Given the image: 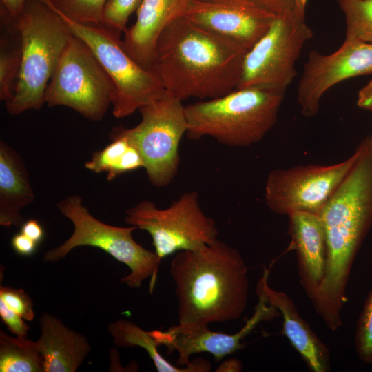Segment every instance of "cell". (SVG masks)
<instances>
[{"instance_id": "cell-18", "label": "cell", "mask_w": 372, "mask_h": 372, "mask_svg": "<svg viewBox=\"0 0 372 372\" xmlns=\"http://www.w3.org/2000/svg\"><path fill=\"white\" fill-rule=\"evenodd\" d=\"M269 273L270 268L263 265L262 274L258 282L269 302L278 309L282 317V333L310 371H331L329 349L300 316L292 299L287 293L273 289L269 285Z\"/></svg>"}, {"instance_id": "cell-4", "label": "cell", "mask_w": 372, "mask_h": 372, "mask_svg": "<svg viewBox=\"0 0 372 372\" xmlns=\"http://www.w3.org/2000/svg\"><path fill=\"white\" fill-rule=\"evenodd\" d=\"M285 94L254 88L235 89L215 99L185 106L191 140L205 136L230 147L260 141L275 125Z\"/></svg>"}, {"instance_id": "cell-13", "label": "cell", "mask_w": 372, "mask_h": 372, "mask_svg": "<svg viewBox=\"0 0 372 372\" xmlns=\"http://www.w3.org/2000/svg\"><path fill=\"white\" fill-rule=\"evenodd\" d=\"M372 75V43L345 38L335 52L311 50L304 62L297 88V101L303 116H315L322 96L351 78Z\"/></svg>"}, {"instance_id": "cell-24", "label": "cell", "mask_w": 372, "mask_h": 372, "mask_svg": "<svg viewBox=\"0 0 372 372\" xmlns=\"http://www.w3.org/2000/svg\"><path fill=\"white\" fill-rule=\"evenodd\" d=\"M1 372H43V359L37 342L11 337L0 331Z\"/></svg>"}, {"instance_id": "cell-7", "label": "cell", "mask_w": 372, "mask_h": 372, "mask_svg": "<svg viewBox=\"0 0 372 372\" xmlns=\"http://www.w3.org/2000/svg\"><path fill=\"white\" fill-rule=\"evenodd\" d=\"M53 10L72 33L89 46L112 81L115 93L112 106L116 118L130 116L167 94L158 76L126 52L120 33L103 26L76 23Z\"/></svg>"}, {"instance_id": "cell-22", "label": "cell", "mask_w": 372, "mask_h": 372, "mask_svg": "<svg viewBox=\"0 0 372 372\" xmlns=\"http://www.w3.org/2000/svg\"><path fill=\"white\" fill-rule=\"evenodd\" d=\"M112 143L103 149L95 152L85 163V167L95 173H107L112 180L118 176L144 167L143 158L124 136L110 137Z\"/></svg>"}, {"instance_id": "cell-17", "label": "cell", "mask_w": 372, "mask_h": 372, "mask_svg": "<svg viewBox=\"0 0 372 372\" xmlns=\"http://www.w3.org/2000/svg\"><path fill=\"white\" fill-rule=\"evenodd\" d=\"M193 0H143L135 23L122 41L126 52L145 69L150 70L157 40L166 26L184 16Z\"/></svg>"}, {"instance_id": "cell-23", "label": "cell", "mask_w": 372, "mask_h": 372, "mask_svg": "<svg viewBox=\"0 0 372 372\" xmlns=\"http://www.w3.org/2000/svg\"><path fill=\"white\" fill-rule=\"evenodd\" d=\"M0 39V99L7 103L13 96L21 61V39L16 18L1 14Z\"/></svg>"}, {"instance_id": "cell-20", "label": "cell", "mask_w": 372, "mask_h": 372, "mask_svg": "<svg viewBox=\"0 0 372 372\" xmlns=\"http://www.w3.org/2000/svg\"><path fill=\"white\" fill-rule=\"evenodd\" d=\"M35 195L21 156L0 142V225L21 226V210L33 202Z\"/></svg>"}, {"instance_id": "cell-32", "label": "cell", "mask_w": 372, "mask_h": 372, "mask_svg": "<svg viewBox=\"0 0 372 372\" xmlns=\"http://www.w3.org/2000/svg\"><path fill=\"white\" fill-rule=\"evenodd\" d=\"M11 244L19 254L30 256L35 251L38 243L21 232L13 236Z\"/></svg>"}, {"instance_id": "cell-27", "label": "cell", "mask_w": 372, "mask_h": 372, "mask_svg": "<svg viewBox=\"0 0 372 372\" xmlns=\"http://www.w3.org/2000/svg\"><path fill=\"white\" fill-rule=\"evenodd\" d=\"M355 349L358 358L362 362L372 365V288L357 320Z\"/></svg>"}, {"instance_id": "cell-25", "label": "cell", "mask_w": 372, "mask_h": 372, "mask_svg": "<svg viewBox=\"0 0 372 372\" xmlns=\"http://www.w3.org/2000/svg\"><path fill=\"white\" fill-rule=\"evenodd\" d=\"M344 16L345 38L372 43V0H335Z\"/></svg>"}, {"instance_id": "cell-6", "label": "cell", "mask_w": 372, "mask_h": 372, "mask_svg": "<svg viewBox=\"0 0 372 372\" xmlns=\"http://www.w3.org/2000/svg\"><path fill=\"white\" fill-rule=\"evenodd\" d=\"M57 209L72 221L74 231L62 245L45 252L44 261H58L79 246L95 247L129 267L131 272L122 278L121 282L138 288L150 277L149 291L152 292L161 259L155 251L145 249L133 239L132 234L136 227H115L101 222L89 212L77 195L59 201Z\"/></svg>"}, {"instance_id": "cell-14", "label": "cell", "mask_w": 372, "mask_h": 372, "mask_svg": "<svg viewBox=\"0 0 372 372\" xmlns=\"http://www.w3.org/2000/svg\"><path fill=\"white\" fill-rule=\"evenodd\" d=\"M256 292L258 302L253 315L236 333L215 332L208 327L188 329L178 325L172 326L165 331H151L150 333L160 345L166 347L169 353L174 351L178 353L177 366L187 365L191 362L190 356L199 353H209L216 361L220 360L244 348L242 340L260 322L270 321L280 316L278 309L269 302L259 282H257Z\"/></svg>"}, {"instance_id": "cell-2", "label": "cell", "mask_w": 372, "mask_h": 372, "mask_svg": "<svg viewBox=\"0 0 372 372\" xmlns=\"http://www.w3.org/2000/svg\"><path fill=\"white\" fill-rule=\"evenodd\" d=\"M247 51L184 15L160 34L150 70L172 98L211 99L236 89Z\"/></svg>"}, {"instance_id": "cell-19", "label": "cell", "mask_w": 372, "mask_h": 372, "mask_svg": "<svg viewBox=\"0 0 372 372\" xmlns=\"http://www.w3.org/2000/svg\"><path fill=\"white\" fill-rule=\"evenodd\" d=\"M39 321L41 335L36 342L43 359V372H75L90 353L87 338L52 314L43 313Z\"/></svg>"}, {"instance_id": "cell-5", "label": "cell", "mask_w": 372, "mask_h": 372, "mask_svg": "<svg viewBox=\"0 0 372 372\" xmlns=\"http://www.w3.org/2000/svg\"><path fill=\"white\" fill-rule=\"evenodd\" d=\"M21 39V61L7 111L17 115L39 110L47 85L72 35L62 17L41 0H26L16 17Z\"/></svg>"}, {"instance_id": "cell-28", "label": "cell", "mask_w": 372, "mask_h": 372, "mask_svg": "<svg viewBox=\"0 0 372 372\" xmlns=\"http://www.w3.org/2000/svg\"><path fill=\"white\" fill-rule=\"evenodd\" d=\"M143 0H106L102 26L120 34L127 30L130 16L136 12Z\"/></svg>"}, {"instance_id": "cell-38", "label": "cell", "mask_w": 372, "mask_h": 372, "mask_svg": "<svg viewBox=\"0 0 372 372\" xmlns=\"http://www.w3.org/2000/svg\"><path fill=\"white\" fill-rule=\"evenodd\" d=\"M367 138H368V139H369V141L371 145L372 146V135L368 136Z\"/></svg>"}, {"instance_id": "cell-9", "label": "cell", "mask_w": 372, "mask_h": 372, "mask_svg": "<svg viewBox=\"0 0 372 372\" xmlns=\"http://www.w3.org/2000/svg\"><path fill=\"white\" fill-rule=\"evenodd\" d=\"M115 88L89 46L72 34L47 85L48 107H69L85 118L101 121L112 105Z\"/></svg>"}, {"instance_id": "cell-3", "label": "cell", "mask_w": 372, "mask_h": 372, "mask_svg": "<svg viewBox=\"0 0 372 372\" xmlns=\"http://www.w3.org/2000/svg\"><path fill=\"white\" fill-rule=\"evenodd\" d=\"M248 269L241 254L220 240L178 251L170 264L180 327L238 319L248 302Z\"/></svg>"}, {"instance_id": "cell-37", "label": "cell", "mask_w": 372, "mask_h": 372, "mask_svg": "<svg viewBox=\"0 0 372 372\" xmlns=\"http://www.w3.org/2000/svg\"><path fill=\"white\" fill-rule=\"evenodd\" d=\"M296 1V12L298 15L302 17H305V8L308 0H295Z\"/></svg>"}, {"instance_id": "cell-15", "label": "cell", "mask_w": 372, "mask_h": 372, "mask_svg": "<svg viewBox=\"0 0 372 372\" xmlns=\"http://www.w3.org/2000/svg\"><path fill=\"white\" fill-rule=\"evenodd\" d=\"M185 16L198 25L233 40L247 50L278 17L246 0H193Z\"/></svg>"}, {"instance_id": "cell-39", "label": "cell", "mask_w": 372, "mask_h": 372, "mask_svg": "<svg viewBox=\"0 0 372 372\" xmlns=\"http://www.w3.org/2000/svg\"><path fill=\"white\" fill-rule=\"evenodd\" d=\"M198 1H220V0H198Z\"/></svg>"}, {"instance_id": "cell-30", "label": "cell", "mask_w": 372, "mask_h": 372, "mask_svg": "<svg viewBox=\"0 0 372 372\" xmlns=\"http://www.w3.org/2000/svg\"><path fill=\"white\" fill-rule=\"evenodd\" d=\"M0 316L2 322L11 333L16 336L26 337L30 329L29 326L23 321L21 316L8 309L1 300Z\"/></svg>"}, {"instance_id": "cell-36", "label": "cell", "mask_w": 372, "mask_h": 372, "mask_svg": "<svg viewBox=\"0 0 372 372\" xmlns=\"http://www.w3.org/2000/svg\"><path fill=\"white\" fill-rule=\"evenodd\" d=\"M242 365L241 362L237 359H229L225 360L220 366L217 369L216 371H241Z\"/></svg>"}, {"instance_id": "cell-16", "label": "cell", "mask_w": 372, "mask_h": 372, "mask_svg": "<svg viewBox=\"0 0 372 372\" xmlns=\"http://www.w3.org/2000/svg\"><path fill=\"white\" fill-rule=\"evenodd\" d=\"M291 247L296 251L300 283L311 300L322 284L326 268L325 232L319 214L294 212L288 216Z\"/></svg>"}, {"instance_id": "cell-35", "label": "cell", "mask_w": 372, "mask_h": 372, "mask_svg": "<svg viewBox=\"0 0 372 372\" xmlns=\"http://www.w3.org/2000/svg\"><path fill=\"white\" fill-rule=\"evenodd\" d=\"M26 0H1L3 6V13L16 18L21 12Z\"/></svg>"}, {"instance_id": "cell-26", "label": "cell", "mask_w": 372, "mask_h": 372, "mask_svg": "<svg viewBox=\"0 0 372 372\" xmlns=\"http://www.w3.org/2000/svg\"><path fill=\"white\" fill-rule=\"evenodd\" d=\"M76 23L102 26L106 0H41Z\"/></svg>"}, {"instance_id": "cell-12", "label": "cell", "mask_w": 372, "mask_h": 372, "mask_svg": "<svg viewBox=\"0 0 372 372\" xmlns=\"http://www.w3.org/2000/svg\"><path fill=\"white\" fill-rule=\"evenodd\" d=\"M360 154L355 152L342 162L331 165H298L271 171L266 180L265 200L279 215L294 212L319 214L350 172Z\"/></svg>"}, {"instance_id": "cell-31", "label": "cell", "mask_w": 372, "mask_h": 372, "mask_svg": "<svg viewBox=\"0 0 372 372\" xmlns=\"http://www.w3.org/2000/svg\"><path fill=\"white\" fill-rule=\"evenodd\" d=\"M278 16L296 14L295 0H246Z\"/></svg>"}, {"instance_id": "cell-33", "label": "cell", "mask_w": 372, "mask_h": 372, "mask_svg": "<svg viewBox=\"0 0 372 372\" xmlns=\"http://www.w3.org/2000/svg\"><path fill=\"white\" fill-rule=\"evenodd\" d=\"M21 232L37 243H39L44 236L43 227L34 219H30L23 223L21 225Z\"/></svg>"}, {"instance_id": "cell-8", "label": "cell", "mask_w": 372, "mask_h": 372, "mask_svg": "<svg viewBox=\"0 0 372 372\" xmlns=\"http://www.w3.org/2000/svg\"><path fill=\"white\" fill-rule=\"evenodd\" d=\"M138 111L141 121L136 126L114 127L110 137L127 138L141 154L150 183L165 187L178 172L179 145L187 128L185 106L166 94Z\"/></svg>"}, {"instance_id": "cell-10", "label": "cell", "mask_w": 372, "mask_h": 372, "mask_svg": "<svg viewBox=\"0 0 372 372\" xmlns=\"http://www.w3.org/2000/svg\"><path fill=\"white\" fill-rule=\"evenodd\" d=\"M124 221L149 234L161 259L218 240L216 223L203 212L196 191L183 193L163 209L152 201L142 200L126 211Z\"/></svg>"}, {"instance_id": "cell-29", "label": "cell", "mask_w": 372, "mask_h": 372, "mask_svg": "<svg viewBox=\"0 0 372 372\" xmlns=\"http://www.w3.org/2000/svg\"><path fill=\"white\" fill-rule=\"evenodd\" d=\"M0 300L10 310L26 320H32L34 312L32 302L28 295L21 289L1 287Z\"/></svg>"}, {"instance_id": "cell-1", "label": "cell", "mask_w": 372, "mask_h": 372, "mask_svg": "<svg viewBox=\"0 0 372 372\" xmlns=\"http://www.w3.org/2000/svg\"><path fill=\"white\" fill-rule=\"evenodd\" d=\"M358 147L356 163L320 214L325 232L326 268L311 301L331 331L342 325L352 267L372 226V146L366 137Z\"/></svg>"}, {"instance_id": "cell-11", "label": "cell", "mask_w": 372, "mask_h": 372, "mask_svg": "<svg viewBox=\"0 0 372 372\" xmlns=\"http://www.w3.org/2000/svg\"><path fill=\"white\" fill-rule=\"evenodd\" d=\"M313 37L305 17L297 14L278 16L246 53L236 89L285 94L296 75L295 65L304 45Z\"/></svg>"}, {"instance_id": "cell-34", "label": "cell", "mask_w": 372, "mask_h": 372, "mask_svg": "<svg viewBox=\"0 0 372 372\" xmlns=\"http://www.w3.org/2000/svg\"><path fill=\"white\" fill-rule=\"evenodd\" d=\"M356 104L362 110L372 112V80L358 91Z\"/></svg>"}, {"instance_id": "cell-21", "label": "cell", "mask_w": 372, "mask_h": 372, "mask_svg": "<svg viewBox=\"0 0 372 372\" xmlns=\"http://www.w3.org/2000/svg\"><path fill=\"white\" fill-rule=\"evenodd\" d=\"M107 329L115 345L122 348L139 347L144 349L158 372H208L211 369L210 362L200 358L193 360L185 367L173 365L160 354L158 350L160 344L150 331L143 330L126 319L110 323Z\"/></svg>"}]
</instances>
